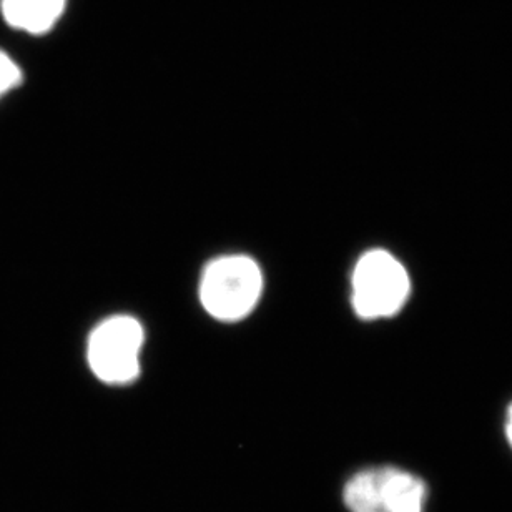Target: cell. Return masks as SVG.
Instances as JSON below:
<instances>
[{
    "label": "cell",
    "instance_id": "1",
    "mask_svg": "<svg viewBox=\"0 0 512 512\" xmlns=\"http://www.w3.org/2000/svg\"><path fill=\"white\" fill-rule=\"evenodd\" d=\"M341 499L348 512H428L431 489L413 469L375 464L346 479Z\"/></svg>",
    "mask_w": 512,
    "mask_h": 512
},
{
    "label": "cell",
    "instance_id": "2",
    "mask_svg": "<svg viewBox=\"0 0 512 512\" xmlns=\"http://www.w3.org/2000/svg\"><path fill=\"white\" fill-rule=\"evenodd\" d=\"M261 288L263 276L255 260L242 255L222 256L203 271L200 300L213 318L238 321L252 313Z\"/></svg>",
    "mask_w": 512,
    "mask_h": 512
},
{
    "label": "cell",
    "instance_id": "3",
    "mask_svg": "<svg viewBox=\"0 0 512 512\" xmlns=\"http://www.w3.org/2000/svg\"><path fill=\"white\" fill-rule=\"evenodd\" d=\"M411 283L404 266L386 250L361 256L353 271V306L361 318L393 316L408 300Z\"/></svg>",
    "mask_w": 512,
    "mask_h": 512
},
{
    "label": "cell",
    "instance_id": "4",
    "mask_svg": "<svg viewBox=\"0 0 512 512\" xmlns=\"http://www.w3.org/2000/svg\"><path fill=\"white\" fill-rule=\"evenodd\" d=\"M143 328L132 316H112L90 335L89 365L107 384L132 383L140 375Z\"/></svg>",
    "mask_w": 512,
    "mask_h": 512
},
{
    "label": "cell",
    "instance_id": "5",
    "mask_svg": "<svg viewBox=\"0 0 512 512\" xmlns=\"http://www.w3.org/2000/svg\"><path fill=\"white\" fill-rule=\"evenodd\" d=\"M67 0H0L5 22L15 30L42 35L64 14Z\"/></svg>",
    "mask_w": 512,
    "mask_h": 512
},
{
    "label": "cell",
    "instance_id": "6",
    "mask_svg": "<svg viewBox=\"0 0 512 512\" xmlns=\"http://www.w3.org/2000/svg\"><path fill=\"white\" fill-rule=\"evenodd\" d=\"M22 82V70L10 55L0 50V99Z\"/></svg>",
    "mask_w": 512,
    "mask_h": 512
},
{
    "label": "cell",
    "instance_id": "7",
    "mask_svg": "<svg viewBox=\"0 0 512 512\" xmlns=\"http://www.w3.org/2000/svg\"><path fill=\"white\" fill-rule=\"evenodd\" d=\"M504 438H506V443H508L512 453V403L509 404L506 418H504Z\"/></svg>",
    "mask_w": 512,
    "mask_h": 512
}]
</instances>
